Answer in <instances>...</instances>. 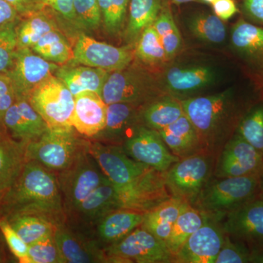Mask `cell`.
I'll use <instances>...</instances> for the list:
<instances>
[{
	"label": "cell",
	"mask_w": 263,
	"mask_h": 263,
	"mask_svg": "<svg viewBox=\"0 0 263 263\" xmlns=\"http://www.w3.org/2000/svg\"><path fill=\"white\" fill-rule=\"evenodd\" d=\"M259 176H213L191 205L221 221L227 214L259 197Z\"/></svg>",
	"instance_id": "3957f363"
},
{
	"label": "cell",
	"mask_w": 263,
	"mask_h": 263,
	"mask_svg": "<svg viewBox=\"0 0 263 263\" xmlns=\"http://www.w3.org/2000/svg\"><path fill=\"white\" fill-rule=\"evenodd\" d=\"M4 194H3V195H0V201H1L2 198H3V195H4Z\"/></svg>",
	"instance_id": "6f0895ef"
},
{
	"label": "cell",
	"mask_w": 263,
	"mask_h": 263,
	"mask_svg": "<svg viewBox=\"0 0 263 263\" xmlns=\"http://www.w3.org/2000/svg\"><path fill=\"white\" fill-rule=\"evenodd\" d=\"M133 58L127 48L116 47L82 34L76 41L72 60L82 65L113 72L127 68Z\"/></svg>",
	"instance_id": "2e32d148"
},
{
	"label": "cell",
	"mask_w": 263,
	"mask_h": 263,
	"mask_svg": "<svg viewBox=\"0 0 263 263\" xmlns=\"http://www.w3.org/2000/svg\"><path fill=\"white\" fill-rule=\"evenodd\" d=\"M262 173L263 156L250 143L235 133L216 157L213 176L259 177Z\"/></svg>",
	"instance_id": "30bf717a"
},
{
	"label": "cell",
	"mask_w": 263,
	"mask_h": 263,
	"mask_svg": "<svg viewBox=\"0 0 263 263\" xmlns=\"http://www.w3.org/2000/svg\"><path fill=\"white\" fill-rule=\"evenodd\" d=\"M129 157L164 173L180 160L171 153L158 131L139 126L122 145Z\"/></svg>",
	"instance_id": "7c38bea8"
},
{
	"label": "cell",
	"mask_w": 263,
	"mask_h": 263,
	"mask_svg": "<svg viewBox=\"0 0 263 263\" xmlns=\"http://www.w3.org/2000/svg\"><path fill=\"white\" fill-rule=\"evenodd\" d=\"M212 5L215 15L222 21L229 20L238 12L234 0H216Z\"/></svg>",
	"instance_id": "f907efd6"
},
{
	"label": "cell",
	"mask_w": 263,
	"mask_h": 263,
	"mask_svg": "<svg viewBox=\"0 0 263 263\" xmlns=\"http://www.w3.org/2000/svg\"><path fill=\"white\" fill-rule=\"evenodd\" d=\"M2 199L8 214L30 213L44 216L57 226L65 222L57 174L37 161H27L18 179Z\"/></svg>",
	"instance_id": "6da1fadb"
},
{
	"label": "cell",
	"mask_w": 263,
	"mask_h": 263,
	"mask_svg": "<svg viewBox=\"0 0 263 263\" xmlns=\"http://www.w3.org/2000/svg\"><path fill=\"white\" fill-rule=\"evenodd\" d=\"M57 176L64 208L68 213L75 212L81 202L106 179L89 151Z\"/></svg>",
	"instance_id": "52a82bcc"
},
{
	"label": "cell",
	"mask_w": 263,
	"mask_h": 263,
	"mask_svg": "<svg viewBox=\"0 0 263 263\" xmlns=\"http://www.w3.org/2000/svg\"><path fill=\"white\" fill-rule=\"evenodd\" d=\"M174 3L177 5L183 4V3H192V2H201V0H173Z\"/></svg>",
	"instance_id": "11a10c76"
},
{
	"label": "cell",
	"mask_w": 263,
	"mask_h": 263,
	"mask_svg": "<svg viewBox=\"0 0 263 263\" xmlns=\"http://www.w3.org/2000/svg\"><path fill=\"white\" fill-rule=\"evenodd\" d=\"M189 29L194 36L211 44H221L227 37L226 25L216 15H195L189 22Z\"/></svg>",
	"instance_id": "74e56055"
},
{
	"label": "cell",
	"mask_w": 263,
	"mask_h": 263,
	"mask_svg": "<svg viewBox=\"0 0 263 263\" xmlns=\"http://www.w3.org/2000/svg\"><path fill=\"white\" fill-rule=\"evenodd\" d=\"M57 29L52 19L41 11L24 17L15 27L17 47L32 48L46 33Z\"/></svg>",
	"instance_id": "836d02e7"
},
{
	"label": "cell",
	"mask_w": 263,
	"mask_h": 263,
	"mask_svg": "<svg viewBox=\"0 0 263 263\" xmlns=\"http://www.w3.org/2000/svg\"><path fill=\"white\" fill-rule=\"evenodd\" d=\"M250 263H263V243L250 247Z\"/></svg>",
	"instance_id": "f5cc1de1"
},
{
	"label": "cell",
	"mask_w": 263,
	"mask_h": 263,
	"mask_svg": "<svg viewBox=\"0 0 263 263\" xmlns=\"http://www.w3.org/2000/svg\"><path fill=\"white\" fill-rule=\"evenodd\" d=\"M183 110L181 101L171 97L152 100L141 110V120L146 127L160 131L176 122Z\"/></svg>",
	"instance_id": "f546056e"
},
{
	"label": "cell",
	"mask_w": 263,
	"mask_h": 263,
	"mask_svg": "<svg viewBox=\"0 0 263 263\" xmlns=\"http://www.w3.org/2000/svg\"><path fill=\"white\" fill-rule=\"evenodd\" d=\"M31 49L47 61L58 65L73 60V49L57 29L45 34Z\"/></svg>",
	"instance_id": "e575fe53"
},
{
	"label": "cell",
	"mask_w": 263,
	"mask_h": 263,
	"mask_svg": "<svg viewBox=\"0 0 263 263\" xmlns=\"http://www.w3.org/2000/svg\"><path fill=\"white\" fill-rule=\"evenodd\" d=\"M105 252L108 262H176L165 242L142 226L109 245Z\"/></svg>",
	"instance_id": "8992f818"
},
{
	"label": "cell",
	"mask_w": 263,
	"mask_h": 263,
	"mask_svg": "<svg viewBox=\"0 0 263 263\" xmlns=\"http://www.w3.org/2000/svg\"><path fill=\"white\" fill-rule=\"evenodd\" d=\"M29 142L8 138L0 139V195L6 193L22 174L28 161Z\"/></svg>",
	"instance_id": "d4e9b609"
},
{
	"label": "cell",
	"mask_w": 263,
	"mask_h": 263,
	"mask_svg": "<svg viewBox=\"0 0 263 263\" xmlns=\"http://www.w3.org/2000/svg\"><path fill=\"white\" fill-rule=\"evenodd\" d=\"M250 255L248 246L226 234L214 263H250Z\"/></svg>",
	"instance_id": "7bdbcfd3"
},
{
	"label": "cell",
	"mask_w": 263,
	"mask_h": 263,
	"mask_svg": "<svg viewBox=\"0 0 263 263\" xmlns=\"http://www.w3.org/2000/svg\"><path fill=\"white\" fill-rule=\"evenodd\" d=\"M139 105L126 103H112L107 107L106 122L103 130L95 137L97 141L122 146L141 126Z\"/></svg>",
	"instance_id": "ac0fdd59"
},
{
	"label": "cell",
	"mask_w": 263,
	"mask_h": 263,
	"mask_svg": "<svg viewBox=\"0 0 263 263\" xmlns=\"http://www.w3.org/2000/svg\"><path fill=\"white\" fill-rule=\"evenodd\" d=\"M22 17L14 6L7 0H0V30L17 25Z\"/></svg>",
	"instance_id": "7dc6e473"
},
{
	"label": "cell",
	"mask_w": 263,
	"mask_h": 263,
	"mask_svg": "<svg viewBox=\"0 0 263 263\" xmlns=\"http://www.w3.org/2000/svg\"><path fill=\"white\" fill-rule=\"evenodd\" d=\"M162 8V0H129L127 39L136 40L144 29L153 25Z\"/></svg>",
	"instance_id": "1f68e13d"
},
{
	"label": "cell",
	"mask_w": 263,
	"mask_h": 263,
	"mask_svg": "<svg viewBox=\"0 0 263 263\" xmlns=\"http://www.w3.org/2000/svg\"><path fill=\"white\" fill-rule=\"evenodd\" d=\"M44 6L51 7L52 9L68 20L75 19L74 0H42Z\"/></svg>",
	"instance_id": "681fc988"
},
{
	"label": "cell",
	"mask_w": 263,
	"mask_h": 263,
	"mask_svg": "<svg viewBox=\"0 0 263 263\" xmlns=\"http://www.w3.org/2000/svg\"><path fill=\"white\" fill-rule=\"evenodd\" d=\"M54 236L65 263L108 262L105 250L74 233L65 223L57 226Z\"/></svg>",
	"instance_id": "7402d4cb"
},
{
	"label": "cell",
	"mask_w": 263,
	"mask_h": 263,
	"mask_svg": "<svg viewBox=\"0 0 263 263\" xmlns=\"http://www.w3.org/2000/svg\"><path fill=\"white\" fill-rule=\"evenodd\" d=\"M89 152L105 177L117 188L135 182L154 169L133 160L119 145L89 141Z\"/></svg>",
	"instance_id": "9c48e42d"
},
{
	"label": "cell",
	"mask_w": 263,
	"mask_h": 263,
	"mask_svg": "<svg viewBox=\"0 0 263 263\" xmlns=\"http://www.w3.org/2000/svg\"><path fill=\"white\" fill-rule=\"evenodd\" d=\"M74 13L77 24L86 30L100 27L102 15L98 0H74Z\"/></svg>",
	"instance_id": "b9f144b4"
},
{
	"label": "cell",
	"mask_w": 263,
	"mask_h": 263,
	"mask_svg": "<svg viewBox=\"0 0 263 263\" xmlns=\"http://www.w3.org/2000/svg\"><path fill=\"white\" fill-rule=\"evenodd\" d=\"M0 230L10 250L18 259L19 262L30 263L28 254L29 245L24 242L20 235L12 228L6 218L0 219Z\"/></svg>",
	"instance_id": "f6af8a7d"
},
{
	"label": "cell",
	"mask_w": 263,
	"mask_h": 263,
	"mask_svg": "<svg viewBox=\"0 0 263 263\" xmlns=\"http://www.w3.org/2000/svg\"><path fill=\"white\" fill-rule=\"evenodd\" d=\"M158 132L171 153L180 159L206 152L198 133L185 114Z\"/></svg>",
	"instance_id": "603a6c76"
},
{
	"label": "cell",
	"mask_w": 263,
	"mask_h": 263,
	"mask_svg": "<svg viewBox=\"0 0 263 263\" xmlns=\"http://www.w3.org/2000/svg\"><path fill=\"white\" fill-rule=\"evenodd\" d=\"M10 26L0 30V73L8 74L14 63L17 48L15 27Z\"/></svg>",
	"instance_id": "ee69618b"
},
{
	"label": "cell",
	"mask_w": 263,
	"mask_h": 263,
	"mask_svg": "<svg viewBox=\"0 0 263 263\" xmlns=\"http://www.w3.org/2000/svg\"><path fill=\"white\" fill-rule=\"evenodd\" d=\"M183 113L193 123L205 152L217 157L236 132L247 108H242L230 90L181 100Z\"/></svg>",
	"instance_id": "7a4b0ae2"
},
{
	"label": "cell",
	"mask_w": 263,
	"mask_h": 263,
	"mask_svg": "<svg viewBox=\"0 0 263 263\" xmlns=\"http://www.w3.org/2000/svg\"><path fill=\"white\" fill-rule=\"evenodd\" d=\"M243 10L247 18L263 25V0H243Z\"/></svg>",
	"instance_id": "816d5d0a"
},
{
	"label": "cell",
	"mask_w": 263,
	"mask_h": 263,
	"mask_svg": "<svg viewBox=\"0 0 263 263\" xmlns=\"http://www.w3.org/2000/svg\"><path fill=\"white\" fill-rule=\"evenodd\" d=\"M189 202L171 197L145 214L142 227L164 242L169 238L176 219Z\"/></svg>",
	"instance_id": "83f0119b"
},
{
	"label": "cell",
	"mask_w": 263,
	"mask_h": 263,
	"mask_svg": "<svg viewBox=\"0 0 263 263\" xmlns=\"http://www.w3.org/2000/svg\"><path fill=\"white\" fill-rule=\"evenodd\" d=\"M108 75V71L85 65L59 67L54 72L74 97L86 91L101 95Z\"/></svg>",
	"instance_id": "484cf974"
},
{
	"label": "cell",
	"mask_w": 263,
	"mask_h": 263,
	"mask_svg": "<svg viewBox=\"0 0 263 263\" xmlns=\"http://www.w3.org/2000/svg\"><path fill=\"white\" fill-rule=\"evenodd\" d=\"M206 219L207 216L204 213L190 204L181 213L165 241L174 256L186 240L205 223Z\"/></svg>",
	"instance_id": "d6a6232c"
},
{
	"label": "cell",
	"mask_w": 263,
	"mask_h": 263,
	"mask_svg": "<svg viewBox=\"0 0 263 263\" xmlns=\"http://www.w3.org/2000/svg\"><path fill=\"white\" fill-rule=\"evenodd\" d=\"M76 131L73 127L48 128L37 139L29 142L27 159L54 173L68 168L89 151V141L79 138Z\"/></svg>",
	"instance_id": "277c9868"
},
{
	"label": "cell",
	"mask_w": 263,
	"mask_h": 263,
	"mask_svg": "<svg viewBox=\"0 0 263 263\" xmlns=\"http://www.w3.org/2000/svg\"><path fill=\"white\" fill-rule=\"evenodd\" d=\"M15 101L14 88L9 76L0 73V122H3L5 113Z\"/></svg>",
	"instance_id": "bcb514c9"
},
{
	"label": "cell",
	"mask_w": 263,
	"mask_h": 263,
	"mask_svg": "<svg viewBox=\"0 0 263 263\" xmlns=\"http://www.w3.org/2000/svg\"><path fill=\"white\" fill-rule=\"evenodd\" d=\"M216 157L208 153L180 159L164 172L166 186L171 197H177L190 205L214 175Z\"/></svg>",
	"instance_id": "5b68a950"
},
{
	"label": "cell",
	"mask_w": 263,
	"mask_h": 263,
	"mask_svg": "<svg viewBox=\"0 0 263 263\" xmlns=\"http://www.w3.org/2000/svg\"><path fill=\"white\" fill-rule=\"evenodd\" d=\"M2 138V136H1V134H0V139H1Z\"/></svg>",
	"instance_id": "680465c9"
},
{
	"label": "cell",
	"mask_w": 263,
	"mask_h": 263,
	"mask_svg": "<svg viewBox=\"0 0 263 263\" xmlns=\"http://www.w3.org/2000/svg\"><path fill=\"white\" fill-rule=\"evenodd\" d=\"M101 97L107 105L126 103L140 105L153 99V89L146 76L124 68L109 73Z\"/></svg>",
	"instance_id": "9a60e30c"
},
{
	"label": "cell",
	"mask_w": 263,
	"mask_h": 263,
	"mask_svg": "<svg viewBox=\"0 0 263 263\" xmlns=\"http://www.w3.org/2000/svg\"><path fill=\"white\" fill-rule=\"evenodd\" d=\"M226 235L221 221L207 216L205 223L175 254L176 263H214Z\"/></svg>",
	"instance_id": "5bb4252c"
},
{
	"label": "cell",
	"mask_w": 263,
	"mask_h": 263,
	"mask_svg": "<svg viewBox=\"0 0 263 263\" xmlns=\"http://www.w3.org/2000/svg\"><path fill=\"white\" fill-rule=\"evenodd\" d=\"M98 3L107 32L117 34L124 26L129 0H98Z\"/></svg>",
	"instance_id": "ab89813d"
},
{
	"label": "cell",
	"mask_w": 263,
	"mask_h": 263,
	"mask_svg": "<svg viewBox=\"0 0 263 263\" xmlns=\"http://www.w3.org/2000/svg\"><path fill=\"white\" fill-rule=\"evenodd\" d=\"M15 7L22 18L41 11L44 5L42 0H7Z\"/></svg>",
	"instance_id": "c3c4849f"
},
{
	"label": "cell",
	"mask_w": 263,
	"mask_h": 263,
	"mask_svg": "<svg viewBox=\"0 0 263 263\" xmlns=\"http://www.w3.org/2000/svg\"><path fill=\"white\" fill-rule=\"evenodd\" d=\"M5 218L29 246L53 234L57 227L47 218L30 213H13Z\"/></svg>",
	"instance_id": "4dcf8cb0"
},
{
	"label": "cell",
	"mask_w": 263,
	"mask_h": 263,
	"mask_svg": "<svg viewBox=\"0 0 263 263\" xmlns=\"http://www.w3.org/2000/svg\"><path fill=\"white\" fill-rule=\"evenodd\" d=\"M3 123L13 138L20 141H34L49 128L29 100L24 98L15 99L5 113Z\"/></svg>",
	"instance_id": "ffe728a7"
},
{
	"label": "cell",
	"mask_w": 263,
	"mask_h": 263,
	"mask_svg": "<svg viewBox=\"0 0 263 263\" xmlns=\"http://www.w3.org/2000/svg\"><path fill=\"white\" fill-rule=\"evenodd\" d=\"M235 133L263 156V101L248 107Z\"/></svg>",
	"instance_id": "d590c367"
},
{
	"label": "cell",
	"mask_w": 263,
	"mask_h": 263,
	"mask_svg": "<svg viewBox=\"0 0 263 263\" xmlns=\"http://www.w3.org/2000/svg\"><path fill=\"white\" fill-rule=\"evenodd\" d=\"M114 210H117V189L106 178L74 213L86 221L98 223L105 214Z\"/></svg>",
	"instance_id": "f1b7e54d"
},
{
	"label": "cell",
	"mask_w": 263,
	"mask_h": 263,
	"mask_svg": "<svg viewBox=\"0 0 263 263\" xmlns=\"http://www.w3.org/2000/svg\"><path fill=\"white\" fill-rule=\"evenodd\" d=\"M152 26L160 38L168 60L179 54L182 48V37L175 23L171 10L162 7Z\"/></svg>",
	"instance_id": "8d00e7d4"
},
{
	"label": "cell",
	"mask_w": 263,
	"mask_h": 263,
	"mask_svg": "<svg viewBox=\"0 0 263 263\" xmlns=\"http://www.w3.org/2000/svg\"><path fill=\"white\" fill-rule=\"evenodd\" d=\"M59 67L39 56L31 48H17L13 67L7 74L14 88L15 99L29 100L33 90L54 75Z\"/></svg>",
	"instance_id": "4fadbf2b"
},
{
	"label": "cell",
	"mask_w": 263,
	"mask_h": 263,
	"mask_svg": "<svg viewBox=\"0 0 263 263\" xmlns=\"http://www.w3.org/2000/svg\"><path fill=\"white\" fill-rule=\"evenodd\" d=\"M108 105L101 95L86 91L74 97L72 126L77 133L94 138L105 127Z\"/></svg>",
	"instance_id": "d6986e66"
},
{
	"label": "cell",
	"mask_w": 263,
	"mask_h": 263,
	"mask_svg": "<svg viewBox=\"0 0 263 263\" xmlns=\"http://www.w3.org/2000/svg\"><path fill=\"white\" fill-rule=\"evenodd\" d=\"M227 235L249 248L263 243V199L257 197L227 214L221 221Z\"/></svg>",
	"instance_id": "e0dca14e"
},
{
	"label": "cell",
	"mask_w": 263,
	"mask_h": 263,
	"mask_svg": "<svg viewBox=\"0 0 263 263\" xmlns=\"http://www.w3.org/2000/svg\"><path fill=\"white\" fill-rule=\"evenodd\" d=\"M30 263H65L54 233L29 246Z\"/></svg>",
	"instance_id": "60d3db41"
},
{
	"label": "cell",
	"mask_w": 263,
	"mask_h": 263,
	"mask_svg": "<svg viewBox=\"0 0 263 263\" xmlns=\"http://www.w3.org/2000/svg\"><path fill=\"white\" fill-rule=\"evenodd\" d=\"M215 71L205 66L174 67L164 74V84L171 92L186 95L200 91L214 83Z\"/></svg>",
	"instance_id": "cb8c5ba5"
},
{
	"label": "cell",
	"mask_w": 263,
	"mask_h": 263,
	"mask_svg": "<svg viewBox=\"0 0 263 263\" xmlns=\"http://www.w3.org/2000/svg\"><path fill=\"white\" fill-rule=\"evenodd\" d=\"M116 189L117 209H129L145 214L171 197L166 186L164 173L155 169L127 186Z\"/></svg>",
	"instance_id": "8fae6325"
},
{
	"label": "cell",
	"mask_w": 263,
	"mask_h": 263,
	"mask_svg": "<svg viewBox=\"0 0 263 263\" xmlns=\"http://www.w3.org/2000/svg\"><path fill=\"white\" fill-rule=\"evenodd\" d=\"M259 197L263 199V173L259 179Z\"/></svg>",
	"instance_id": "db71d44e"
},
{
	"label": "cell",
	"mask_w": 263,
	"mask_h": 263,
	"mask_svg": "<svg viewBox=\"0 0 263 263\" xmlns=\"http://www.w3.org/2000/svg\"><path fill=\"white\" fill-rule=\"evenodd\" d=\"M136 54L141 62L150 65H161L168 61L160 38L153 26L147 27L141 33Z\"/></svg>",
	"instance_id": "f35d334b"
},
{
	"label": "cell",
	"mask_w": 263,
	"mask_h": 263,
	"mask_svg": "<svg viewBox=\"0 0 263 263\" xmlns=\"http://www.w3.org/2000/svg\"><path fill=\"white\" fill-rule=\"evenodd\" d=\"M29 102L48 127H72L74 96L57 76H50L33 90Z\"/></svg>",
	"instance_id": "ba28073f"
},
{
	"label": "cell",
	"mask_w": 263,
	"mask_h": 263,
	"mask_svg": "<svg viewBox=\"0 0 263 263\" xmlns=\"http://www.w3.org/2000/svg\"><path fill=\"white\" fill-rule=\"evenodd\" d=\"M216 0H201V2H204L205 3H209V4H213Z\"/></svg>",
	"instance_id": "9f6ffc18"
},
{
	"label": "cell",
	"mask_w": 263,
	"mask_h": 263,
	"mask_svg": "<svg viewBox=\"0 0 263 263\" xmlns=\"http://www.w3.org/2000/svg\"><path fill=\"white\" fill-rule=\"evenodd\" d=\"M230 40L237 54L263 77V27L240 19L232 29Z\"/></svg>",
	"instance_id": "44dd1931"
},
{
	"label": "cell",
	"mask_w": 263,
	"mask_h": 263,
	"mask_svg": "<svg viewBox=\"0 0 263 263\" xmlns=\"http://www.w3.org/2000/svg\"><path fill=\"white\" fill-rule=\"evenodd\" d=\"M144 218L145 213L129 209L112 211L98 221L99 238L109 245L116 243L141 226Z\"/></svg>",
	"instance_id": "4316f807"
}]
</instances>
